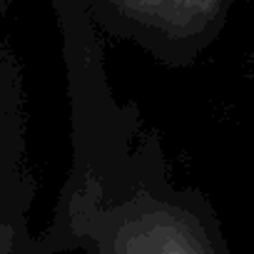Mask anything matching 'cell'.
Masks as SVG:
<instances>
[{"mask_svg": "<svg viewBox=\"0 0 254 254\" xmlns=\"http://www.w3.org/2000/svg\"><path fill=\"white\" fill-rule=\"evenodd\" d=\"M120 8L167 30H194L209 20L222 0H115Z\"/></svg>", "mask_w": 254, "mask_h": 254, "instance_id": "6da1fadb", "label": "cell"}]
</instances>
